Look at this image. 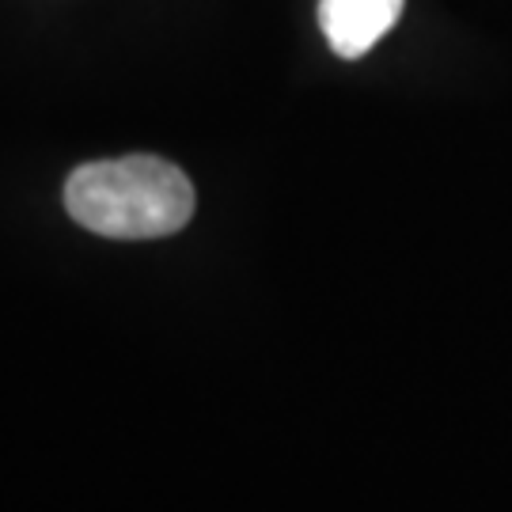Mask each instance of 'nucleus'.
<instances>
[{
  "label": "nucleus",
  "instance_id": "f257e3e1",
  "mask_svg": "<svg viewBox=\"0 0 512 512\" xmlns=\"http://www.w3.org/2000/svg\"><path fill=\"white\" fill-rule=\"evenodd\" d=\"M65 209L95 236L164 239L194 217V186L160 156L95 160L69 175Z\"/></svg>",
  "mask_w": 512,
  "mask_h": 512
},
{
  "label": "nucleus",
  "instance_id": "f03ea898",
  "mask_svg": "<svg viewBox=\"0 0 512 512\" xmlns=\"http://www.w3.org/2000/svg\"><path fill=\"white\" fill-rule=\"evenodd\" d=\"M406 0H319V27L338 57H365L399 23Z\"/></svg>",
  "mask_w": 512,
  "mask_h": 512
}]
</instances>
